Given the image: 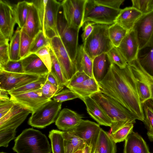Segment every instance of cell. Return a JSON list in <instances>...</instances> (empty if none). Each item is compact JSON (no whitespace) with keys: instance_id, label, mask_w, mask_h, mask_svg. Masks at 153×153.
<instances>
[{"instance_id":"1","label":"cell","mask_w":153,"mask_h":153,"mask_svg":"<svg viewBox=\"0 0 153 153\" xmlns=\"http://www.w3.org/2000/svg\"><path fill=\"white\" fill-rule=\"evenodd\" d=\"M100 92L116 100L138 120H144L142 105L130 66L121 69L111 64L103 79L98 82Z\"/></svg>"},{"instance_id":"2","label":"cell","mask_w":153,"mask_h":153,"mask_svg":"<svg viewBox=\"0 0 153 153\" xmlns=\"http://www.w3.org/2000/svg\"><path fill=\"white\" fill-rule=\"evenodd\" d=\"M90 97L95 101L111 121L112 133L127 124H134L136 120H138L137 117L119 102L100 92Z\"/></svg>"},{"instance_id":"3","label":"cell","mask_w":153,"mask_h":153,"mask_svg":"<svg viewBox=\"0 0 153 153\" xmlns=\"http://www.w3.org/2000/svg\"><path fill=\"white\" fill-rule=\"evenodd\" d=\"M14 141L13 149L17 153H51L52 152L46 136L32 128L24 130Z\"/></svg>"},{"instance_id":"4","label":"cell","mask_w":153,"mask_h":153,"mask_svg":"<svg viewBox=\"0 0 153 153\" xmlns=\"http://www.w3.org/2000/svg\"><path fill=\"white\" fill-rule=\"evenodd\" d=\"M33 2L38 9L44 35L49 39L56 36H59L57 20L61 2L56 0H38Z\"/></svg>"},{"instance_id":"5","label":"cell","mask_w":153,"mask_h":153,"mask_svg":"<svg viewBox=\"0 0 153 153\" xmlns=\"http://www.w3.org/2000/svg\"><path fill=\"white\" fill-rule=\"evenodd\" d=\"M111 25L94 23L93 30L82 44L85 51L93 60L96 56L107 53L114 46L109 36Z\"/></svg>"},{"instance_id":"6","label":"cell","mask_w":153,"mask_h":153,"mask_svg":"<svg viewBox=\"0 0 153 153\" xmlns=\"http://www.w3.org/2000/svg\"><path fill=\"white\" fill-rule=\"evenodd\" d=\"M121 9H114L100 5L95 0H87L85 6L83 25L85 22H91L111 25L115 23Z\"/></svg>"},{"instance_id":"7","label":"cell","mask_w":153,"mask_h":153,"mask_svg":"<svg viewBox=\"0 0 153 153\" xmlns=\"http://www.w3.org/2000/svg\"><path fill=\"white\" fill-rule=\"evenodd\" d=\"M62 103L51 99L32 113L28 121V124L43 128L55 122L60 111Z\"/></svg>"},{"instance_id":"8","label":"cell","mask_w":153,"mask_h":153,"mask_svg":"<svg viewBox=\"0 0 153 153\" xmlns=\"http://www.w3.org/2000/svg\"><path fill=\"white\" fill-rule=\"evenodd\" d=\"M57 28L62 43L71 59L74 63L78 47V38L79 29L68 26L63 15L61 6L58 15Z\"/></svg>"},{"instance_id":"9","label":"cell","mask_w":153,"mask_h":153,"mask_svg":"<svg viewBox=\"0 0 153 153\" xmlns=\"http://www.w3.org/2000/svg\"><path fill=\"white\" fill-rule=\"evenodd\" d=\"M128 64L135 78L142 104L149 100H153V76L142 67L138 58Z\"/></svg>"},{"instance_id":"10","label":"cell","mask_w":153,"mask_h":153,"mask_svg":"<svg viewBox=\"0 0 153 153\" xmlns=\"http://www.w3.org/2000/svg\"><path fill=\"white\" fill-rule=\"evenodd\" d=\"M86 0H64L61 2L63 15L69 27L80 29L83 25Z\"/></svg>"},{"instance_id":"11","label":"cell","mask_w":153,"mask_h":153,"mask_svg":"<svg viewBox=\"0 0 153 153\" xmlns=\"http://www.w3.org/2000/svg\"><path fill=\"white\" fill-rule=\"evenodd\" d=\"M30 113V111L15 102L9 112L0 118V131L16 135V128Z\"/></svg>"},{"instance_id":"12","label":"cell","mask_w":153,"mask_h":153,"mask_svg":"<svg viewBox=\"0 0 153 153\" xmlns=\"http://www.w3.org/2000/svg\"><path fill=\"white\" fill-rule=\"evenodd\" d=\"M51 46L60 65L65 79L70 81L76 72L74 64L71 59L59 36L49 39Z\"/></svg>"},{"instance_id":"13","label":"cell","mask_w":153,"mask_h":153,"mask_svg":"<svg viewBox=\"0 0 153 153\" xmlns=\"http://www.w3.org/2000/svg\"><path fill=\"white\" fill-rule=\"evenodd\" d=\"M140 50L147 47H153V11L143 15L135 24Z\"/></svg>"},{"instance_id":"14","label":"cell","mask_w":153,"mask_h":153,"mask_svg":"<svg viewBox=\"0 0 153 153\" xmlns=\"http://www.w3.org/2000/svg\"><path fill=\"white\" fill-rule=\"evenodd\" d=\"M39 76L25 73H10L0 70V89L8 92L34 81Z\"/></svg>"},{"instance_id":"15","label":"cell","mask_w":153,"mask_h":153,"mask_svg":"<svg viewBox=\"0 0 153 153\" xmlns=\"http://www.w3.org/2000/svg\"><path fill=\"white\" fill-rule=\"evenodd\" d=\"M17 23L14 7L7 2L0 1V33L10 40Z\"/></svg>"},{"instance_id":"16","label":"cell","mask_w":153,"mask_h":153,"mask_svg":"<svg viewBox=\"0 0 153 153\" xmlns=\"http://www.w3.org/2000/svg\"><path fill=\"white\" fill-rule=\"evenodd\" d=\"M101 128L99 124L89 120H82L71 130L83 140L87 145L92 147V153H93L95 149Z\"/></svg>"},{"instance_id":"17","label":"cell","mask_w":153,"mask_h":153,"mask_svg":"<svg viewBox=\"0 0 153 153\" xmlns=\"http://www.w3.org/2000/svg\"><path fill=\"white\" fill-rule=\"evenodd\" d=\"M15 102L29 110L31 114L51 99L45 96L41 89L23 94L11 96Z\"/></svg>"},{"instance_id":"18","label":"cell","mask_w":153,"mask_h":153,"mask_svg":"<svg viewBox=\"0 0 153 153\" xmlns=\"http://www.w3.org/2000/svg\"><path fill=\"white\" fill-rule=\"evenodd\" d=\"M117 48L128 63L138 58L139 45L136 32L134 28L128 32Z\"/></svg>"},{"instance_id":"19","label":"cell","mask_w":153,"mask_h":153,"mask_svg":"<svg viewBox=\"0 0 153 153\" xmlns=\"http://www.w3.org/2000/svg\"><path fill=\"white\" fill-rule=\"evenodd\" d=\"M82 117L76 112L67 108L60 112L55 121V125L62 131L72 130L82 121Z\"/></svg>"},{"instance_id":"20","label":"cell","mask_w":153,"mask_h":153,"mask_svg":"<svg viewBox=\"0 0 153 153\" xmlns=\"http://www.w3.org/2000/svg\"><path fill=\"white\" fill-rule=\"evenodd\" d=\"M24 73L42 76L49 72L48 68L35 53H30L21 59Z\"/></svg>"},{"instance_id":"21","label":"cell","mask_w":153,"mask_h":153,"mask_svg":"<svg viewBox=\"0 0 153 153\" xmlns=\"http://www.w3.org/2000/svg\"><path fill=\"white\" fill-rule=\"evenodd\" d=\"M142 15V13L134 7H126L121 9L115 22L129 32L133 29Z\"/></svg>"},{"instance_id":"22","label":"cell","mask_w":153,"mask_h":153,"mask_svg":"<svg viewBox=\"0 0 153 153\" xmlns=\"http://www.w3.org/2000/svg\"><path fill=\"white\" fill-rule=\"evenodd\" d=\"M21 29L33 39L42 30L38 9L33 2H31L25 25Z\"/></svg>"},{"instance_id":"23","label":"cell","mask_w":153,"mask_h":153,"mask_svg":"<svg viewBox=\"0 0 153 153\" xmlns=\"http://www.w3.org/2000/svg\"><path fill=\"white\" fill-rule=\"evenodd\" d=\"M85 104L88 113L99 125L111 127L112 122L103 110L91 97L82 100Z\"/></svg>"},{"instance_id":"24","label":"cell","mask_w":153,"mask_h":153,"mask_svg":"<svg viewBox=\"0 0 153 153\" xmlns=\"http://www.w3.org/2000/svg\"><path fill=\"white\" fill-rule=\"evenodd\" d=\"M124 153H150L143 138L133 131L125 140Z\"/></svg>"},{"instance_id":"25","label":"cell","mask_w":153,"mask_h":153,"mask_svg":"<svg viewBox=\"0 0 153 153\" xmlns=\"http://www.w3.org/2000/svg\"><path fill=\"white\" fill-rule=\"evenodd\" d=\"M68 88L78 95L82 100L85 97L100 92L98 83L94 78L91 77L80 83Z\"/></svg>"},{"instance_id":"26","label":"cell","mask_w":153,"mask_h":153,"mask_svg":"<svg viewBox=\"0 0 153 153\" xmlns=\"http://www.w3.org/2000/svg\"><path fill=\"white\" fill-rule=\"evenodd\" d=\"M74 63L76 72H84L90 77L94 78L92 71L93 60L85 51L82 44L78 46Z\"/></svg>"},{"instance_id":"27","label":"cell","mask_w":153,"mask_h":153,"mask_svg":"<svg viewBox=\"0 0 153 153\" xmlns=\"http://www.w3.org/2000/svg\"><path fill=\"white\" fill-rule=\"evenodd\" d=\"M62 134L65 153H74L78 150H83L87 145L72 130L62 131Z\"/></svg>"},{"instance_id":"28","label":"cell","mask_w":153,"mask_h":153,"mask_svg":"<svg viewBox=\"0 0 153 153\" xmlns=\"http://www.w3.org/2000/svg\"><path fill=\"white\" fill-rule=\"evenodd\" d=\"M116 143L110 134L101 128L95 149L98 153H116Z\"/></svg>"},{"instance_id":"29","label":"cell","mask_w":153,"mask_h":153,"mask_svg":"<svg viewBox=\"0 0 153 153\" xmlns=\"http://www.w3.org/2000/svg\"><path fill=\"white\" fill-rule=\"evenodd\" d=\"M111 64L106 53L96 56L93 60V74L94 78L98 83L103 78L107 66Z\"/></svg>"},{"instance_id":"30","label":"cell","mask_w":153,"mask_h":153,"mask_svg":"<svg viewBox=\"0 0 153 153\" xmlns=\"http://www.w3.org/2000/svg\"><path fill=\"white\" fill-rule=\"evenodd\" d=\"M142 104L144 117L143 122L147 129L149 139L153 141V100H149Z\"/></svg>"},{"instance_id":"31","label":"cell","mask_w":153,"mask_h":153,"mask_svg":"<svg viewBox=\"0 0 153 153\" xmlns=\"http://www.w3.org/2000/svg\"><path fill=\"white\" fill-rule=\"evenodd\" d=\"M47 75L40 76L37 80L8 92L11 96L38 90L41 88L47 79Z\"/></svg>"},{"instance_id":"32","label":"cell","mask_w":153,"mask_h":153,"mask_svg":"<svg viewBox=\"0 0 153 153\" xmlns=\"http://www.w3.org/2000/svg\"><path fill=\"white\" fill-rule=\"evenodd\" d=\"M31 2L23 1L19 2L14 7L17 24L22 29L25 23Z\"/></svg>"},{"instance_id":"33","label":"cell","mask_w":153,"mask_h":153,"mask_svg":"<svg viewBox=\"0 0 153 153\" xmlns=\"http://www.w3.org/2000/svg\"><path fill=\"white\" fill-rule=\"evenodd\" d=\"M48 137L53 153H65L62 131L52 130L49 132Z\"/></svg>"},{"instance_id":"34","label":"cell","mask_w":153,"mask_h":153,"mask_svg":"<svg viewBox=\"0 0 153 153\" xmlns=\"http://www.w3.org/2000/svg\"><path fill=\"white\" fill-rule=\"evenodd\" d=\"M128 32L121 26L115 22L108 28L110 39L114 46L118 47L122 40Z\"/></svg>"},{"instance_id":"35","label":"cell","mask_w":153,"mask_h":153,"mask_svg":"<svg viewBox=\"0 0 153 153\" xmlns=\"http://www.w3.org/2000/svg\"><path fill=\"white\" fill-rule=\"evenodd\" d=\"M21 29L19 27L15 31L9 44L10 60L19 61L21 60L20 56V42Z\"/></svg>"},{"instance_id":"36","label":"cell","mask_w":153,"mask_h":153,"mask_svg":"<svg viewBox=\"0 0 153 153\" xmlns=\"http://www.w3.org/2000/svg\"><path fill=\"white\" fill-rule=\"evenodd\" d=\"M50 52L51 59V66L50 72L56 79L61 87H66L68 82L67 81L64 77L60 65L51 45L50 47Z\"/></svg>"},{"instance_id":"37","label":"cell","mask_w":153,"mask_h":153,"mask_svg":"<svg viewBox=\"0 0 153 153\" xmlns=\"http://www.w3.org/2000/svg\"><path fill=\"white\" fill-rule=\"evenodd\" d=\"M106 54L111 64H114L121 69L127 65V61L117 47L114 46Z\"/></svg>"},{"instance_id":"38","label":"cell","mask_w":153,"mask_h":153,"mask_svg":"<svg viewBox=\"0 0 153 153\" xmlns=\"http://www.w3.org/2000/svg\"><path fill=\"white\" fill-rule=\"evenodd\" d=\"M50 45V39L44 35L42 30H40L33 39L30 53H35L42 48Z\"/></svg>"},{"instance_id":"39","label":"cell","mask_w":153,"mask_h":153,"mask_svg":"<svg viewBox=\"0 0 153 153\" xmlns=\"http://www.w3.org/2000/svg\"><path fill=\"white\" fill-rule=\"evenodd\" d=\"M134 123L127 124L114 132L110 134V135L116 143L123 142L126 140L128 135L133 131Z\"/></svg>"},{"instance_id":"40","label":"cell","mask_w":153,"mask_h":153,"mask_svg":"<svg viewBox=\"0 0 153 153\" xmlns=\"http://www.w3.org/2000/svg\"><path fill=\"white\" fill-rule=\"evenodd\" d=\"M9 41L0 33V67L6 65L10 60Z\"/></svg>"},{"instance_id":"41","label":"cell","mask_w":153,"mask_h":153,"mask_svg":"<svg viewBox=\"0 0 153 153\" xmlns=\"http://www.w3.org/2000/svg\"><path fill=\"white\" fill-rule=\"evenodd\" d=\"M33 40L32 38L21 29L20 42L21 60L30 54V50Z\"/></svg>"},{"instance_id":"42","label":"cell","mask_w":153,"mask_h":153,"mask_svg":"<svg viewBox=\"0 0 153 153\" xmlns=\"http://www.w3.org/2000/svg\"><path fill=\"white\" fill-rule=\"evenodd\" d=\"M138 58L142 67L153 76V47L148 53L139 56Z\"/></svg>"},{"instance_id":"43","label":"cell","mask_w":153,"mask_h":153,"mask_svg":"<svg viewBox=\"0 0 153 153\" xmlns=\"http://www.w3.org/2000/svg\"><path fill=\"white\" fill-rule=\"evenodd\" d=\"M132 7L140 11L143 15L153 11V0H132Z\"/></svg>"},{"instance_id":"44","label":"cell","mask_w":153,"mask_h":153,"mask_svg":"<svg viewBox=\"0 0 153 153\" xmlns=\"http://www.w3.org/2000/svg\"><path fill=\"white\" fill-rule=\"evenodd\" d=\"M0 70L10 73H24L21 60L19 61L10 60L6 65L0 67Z\"/></svg>"},{"instance_id":"45","label":"cell","mask_w":153,"mask_h":153,"mask_svg":"<svg viewBox=\"0 0 153 153\" xmlns=\"http://www.w3.org/2000/svg\"><path fill=\"white\" fill-rule=\"evenodd\" d=\"M52 98L53 100L61 102L76 98L80 99L78 95L68 88L62 90L55 94Z\"/></svg>"},{"instance_id":"46","label":"cell","mask_w":153,"mask_h":153,"mask_svg":"<svg viewBox=\"0 0 153 153\" xmlns=\"http://www.w3.org/2000/svg\"><path fill=\"white\" fill-rule=\"evenodd\" d=\"M63 88L54 85L47 80L41 89L43 94L48 98L51 99Z\"/></svg>"},{"instance_id":"47","label":"cell","mask_w":153,"mask_h":153,"mask_svg":"<svg viewBox=\"0 0 153 153\" xmlns=\"http://www.w3.org/2000/svg\"><path fill=\"white\" fill-rule=\"evenodd\" d=\"M50 45L39 49L35 53L41 59L48 69L51 71V57L50 52Z\"/></svg>"},{"instance_id":"48","label":"cell","mask_w":153,"mask_h":153,"mask_svg":"<svg viewBox=\"0 0 153 153\" xmlns=\"http://www.w3.org/2000/svg\"><path fill=\"white\" fill-rule=\"evenodd\" d=\"M90 77L84 72L76 71L69 81L68 87L80 83L89 78Z\"/></svg>"},{"instance_id":"49","label":"cell","mask_w":153,"mask_h":153,"mask_svg":"<svg viewBox=\"0 0 153 153\" xmlns=\"http://www.w3.org/2000/svg\"><path fill=\"white\" fill-rule=\"evenodd\" d=\"M95 2L102 5L111 8L120 10L121 4L124 0H95Z\"/></svg>"},{"instance_id":"50","label":"cell","mask_w":153,"mask_h":153,"mask_svg":"<svg viewBox=\"0 0 153 153\" xmlns=\"http://www.w3.org/2000/svg\"><path fill=\"white\" fill-rule=\"evenodd\" d=\"M15 103V102L10 98L7 101L0 102V118L9 112Z\"/></svg>"},{"instance_id":"51","label":"cell","mask_w":153,"mask_h":153,"mask_svg":"<svg viewBox=\"0 0 153 153\" xmlns=\"http://www.w3.org/2000/svg\"><path fill=\"white\" fill-rule=\"evenodd\" d=\"M92 22H85L83 28V32L81 35L83 43H85L87 38L90 35L94 28V24Z\"/></svg>"},{"instance_id":"52","label":"cell","mask_w":153,"mask_h":153,"mask_svg":"<svg viewBox=\"0 0 153 153\" xmlns=\"http://www.w3.org/2000/svg\"><path fill=\"white\" fill-rule=\"evenodd\" d=\"M47 80L50 83L56 86L64 88L60 86L56 79L50 72L48 74Z\"/></svg>"},{"instance_id":"53","label":"cell","mask_w":153,"mask_h":153,"mask_svg":"<svg viewBox=\"0 0 153 153\" xmlns=\"http://www.w3.org/2000/svg\"><path fill=\"white\" fill-rule=\"evenodd\" d=\"M8 91L0 89V102L7 101L10 99Z\"/></svg>"},{"instance_id":"54","label":"cell","mask_w":153,"mask_h":153,"mask_svg":"<svg viewBox=\"0 0 153 153\" xmlns=\"http://www.w3.org/2000/svg\"><path fill=\"white\" fill-rule=\"evenodd\" d=\"M83 153H92V147L87 145L83 150Z\"/></svg>"},{"instance_id":"55","label":"cell","mask_w":153,"mask_h":153,"mask_svg":"<svg viewBox=\"0 0 153 153\" xmlns=\"http://www.w3.org/2000/svg\"><path fill=\"white\" fill-rule=\"evenodd\" d=\"M83 151L82 150H79L76 152L74 153H83Z\"/></svg>"},{"instance_id":"56","label":"cell","mask_w":153,"mask_h":153,"mask_svg":"<svg viewBox=\"0 0 153 153\" xmlns=\"http://www.w3.org/2000/svg\"><path fill=\"white\" fill-rule=\"evenodd\" d=\"M93 153H98L96 149H95L94 152Z\"/></svg>"},{"instance_id":"57","label":"cell","mask_w":153,"mask_h":153,"mask_svg":"<svg viewBox=\"0 0 153 153\" xmlns=\"http://www.w3.org/2000/svg\"><path fill=\"white\" fill-rule=\"evenodd\" d=\"M0 153H6L3 152H1Z\"/></svg>"}]
</instances>
